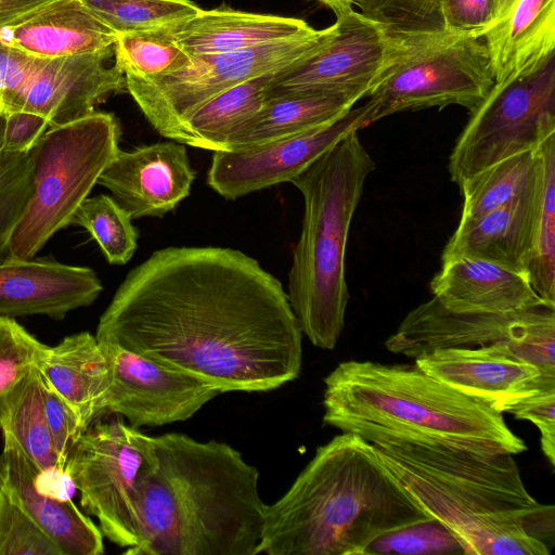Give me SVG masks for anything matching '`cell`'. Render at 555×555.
I'll list each match as a JSON object with an SVG mask.
<instances>
[{
    "mask_svg": "<svg viewBox=\"0 0 555 555\" xmlns=\"http://www.w3.org/2000/svg\"><path fill=\"white\" fill-rule=\"evenodd\" d=\"M542 182V159L535 150L515 154L463 181L464 202L457 227L532 191Z\"/></svg>",
    "mask_w": 555,
    "mask_h": 555,
    "instance_id": "obj_30",
    "label": "cell"
},
{
    "mask_svg": "<svg viewBox=\"0 0 555 555\" xmlns=\"http://www.w3.org/2000/svg\"><path fill=\"white\" fill-rule=\"evenodd\" d=\"M49 128L48 120L38 114L26 111L8 113L3 151L28 153Z\"/></svg>",
    "mask_w": 555,
    "mask_h": 555,
    "instance_id": "obj_43",
    "label": "cell"
},
{
    "mask_svg": "<svg viewBox=\"0 0 555 555\" xmlns=\"http://www.w3.org/2000/svg\"><path fill=\"white\" fill-rule=\"evenodd\" d=\"M404 57L374 20L358 11L337 16L325 43L311 56L274 73L267 99L346 93L362 99Z\"/></svg>",
    "mask_w": 555,
    "mask_h": 555,
    "instance_id": "obj_13",
    "label": "cell"
},
{
    "mask_svg": "<svg viewBox=\"0 0 555 555\" xmlns=\"http://www.w3.org/2000/svg\"><path fill=\"white\" fill-rule=\"evenodd\" d=\"M49 348L14 318L0 315V395L38 367Z\"/></svg>",
    "mask_w": 555,
    "mask_h": 555,
    "instance_id": "obj_37",
    "label": "cell"
},
{
    "mask_svg": "<svg viewBox=\"0 0 555 555\" xmlns=\"http://www.w3.org/2000/svg\"><path fill=\"white\" fill-rule=\"evenodd\" d=\"M426 374L501 413L555 382L505 346L435 349L415 359Z\"/></svg>",
    "mask_w": 555,
    "mask_h": 555,
    "instance_id": "obj_17",
    "label": "cell"
},
{
    "mask_svg": "<svg viewBox=\"0 0 555 555\" xmlns=\"http://www.w3.org/2000/svg\"><path fill=\"white\" fill-rule=\"evenodd\" d=\"M469 114L449 158L459 186L500 160L535 150L555 132V54L531 73L494 83Z\"/></svg>",
    "mask_w": 555,
    "mask_h": 555,
    "instance_id": "obj_10",
    "label": "cell"
},
{
    "mask_svg": "<svg viewBox=\"0 0 555 555\" xmlns=\"http://www.w3.org/2000/svg\"><path fill=\"white\" fill-rule=\"evenodd\" d=\"M39 61L0 41V107L5 115L13 112Z\"/></svg>",
    "mask_w": 555,
    "mask_h": 555,
    "instance_id": "obj_42",
    "label": "cell"
},
{
    "mask_svg": "<svg viewBox=\"0 0 555 555\" xmlns=\"http://www.w3.org/2000/svg\"><path fill=\"white\" fill-rule=\"evenodd\" d=\"M330 34L331 26L294 40L193 55L188 66L171 73L147 78L125 76L127 92L160 135L180 143L184 121L204 103L246 80L311 56Z\"/></svg>",
    "mask_w": 555,
    "mask_h": 555,
    "instance_id": "obj_9",
    "label": "cell"
},
{
    "mask_svg": "<svg viewBox=\"0 0 555 555\" xmlns=\"http://www.w3.org/2000/svg\"><path fill=\"white\" fill-rule=\"evenodd\" d=\"M555 382L537 393L515 404L508 413L517 420L529 421L541 434V448L552 466H555Z\"/></svg>",
    "mask_w": 555,
    "mask_h": 555,
    "instance_id": "obj_41",
    "label": "cell"
},
{
    "mask_svg": "<svg viewBox=\"0 0 555 555\" xmlns=\"http://www.w3.org/2000/svg\"><path fill=\"white\" fill-rule=\"evenodd\" d=\"M0 555H63L47 533L1 488Z\"/></svg>",
    "mask_w": 555,
    "mask_h": 555,
    "instance_id": "obj_38",
    "label": "cell"
},
{
    "mask_svg": "<svg viewBox=\"0 0 555 555\" xmlns=\"http://www.w3.org/2000/svg\"><path fill=\"white\" fill-rule=\"evenodd\" d=\"M318 2L323 3L327 8H330L337 16L344 15L350 11H352V7L356 4L357 0H315Z\"/></svg>",
    "mask_w": 555,
    "mask_h": 555,
    "instance_id": "obj_45",
    "label": "cell"
},
{
    "mask_svg": "<svg viewBox=\"0 0 555 555\" xmlns=\"http://www.w3.org/2000/svg\"><path fill=\"white\" fill-rule=\"evenodd\" d=\"M373 449L406 493L461 542L465 555H547L555 508L532 498L511 453L376 436Z\"/></svg>",
    "mask_w": 555,
    "mask_h": 555,
    "instance_id": "obj_3",
    "label": "cell"
},
{
    "mask_svg": "<svg viewBox=\"0 0 555 555\" xmlns=\"http://www.w3.org/2000/svg\"><path fill=\"white\" fill-rule=\"evenodd\" d=\"M114 48L99 53L40 59L13 112L44 117L50 128L95 112L111 94L127 91L124 73L108 60Z\"/></svg>",
    "mask_w": 555,
    "mask_h": 555,
    "instance_id": "obj_16",
    "label": "cell"
},
{
    "mask_svg": "<svg viewBox=\"0 0 555 555\" xmlns=\"http://www.w3.org/2000/svg\"><path fill=\"white\" fill-rule=\"evenodd\" d=\"M429 286L442 306L455 311L508 313L550 307L526 273L481 259L460 257L442 262Z\"/></svg>",
    "mask_w": 555,
    "mask_h": 555,
    "instance_id": "obj_23",
    "label": "cell"
},
{
    "mask_svg": "<svg viewBox=\"0 0 555 555\" xmlns=\"http://www.w3.org/2000/svg\"><path fill=\"white\" fill-rule=\"evenodd\" d=\"M3 442L0 488L9 498L47 533L63 555L103 554L100 528L69 499L47 493L39 468L14 442Z\"/></svg>",
    "mask_w": 555,
    "mask_h": 555,
    "instance_id": "obj_20",
    "label": "cell"
},
{
    "mask_svg": "<svg viewBox=\"0 0 555 555\" xmlns=\"http://www.w3.org/2000/svg\"><path fill=\"white\" fill-rule=\"evenodd\" d=\"M116 35L154 33L179 25L202 8L190 0H82Z\"/></svg>",
    "mask_w": 555,
    "mask_h": 555,
    "instance_id": "obj_32",
    "label": "cell"
},
{
    "mask_svg": "<svg viewBox=\"0 0 555 555\" xmlns=\"http://www.w3.org/2000/svg\"><path fill=\"white\" fill-rule=\"evenodd\" d=\"M102 283L88 267L53 259H11L0 263V315L41 314L55 320L90 306Z\"/></svg>",
    "mask_w": 555,
    "mask_h": 555,
    "instance_id": "obj_19",
    "label": "cell"
},
{
    "mask_svg": "<svg viewBox=\"0 0 555 555\" xmlns=\"http://www.w3.org/2000/svg\"><path fill=\"white\" fill-rule=\"evenodd\" d=\"M38 369L86 429L106 413L109 367L95 335L80 332L64 337L49 348Z\"/></svg>",
    "mask_w": 555,
    "mask_h": 555,
    "instance_id": "obj_26",
    "label": "cell"
},
{
    "mask_svg": "<svg viewBox=\"0 0 555 555\" xmlns=\"http://www.w3.org/2000/svg\"><path fill=\"white\" fill-rule=\"evenodd\" d=\"M156 462L154 437L117 418L83 431L64 474L79 491L85 513L98 519L103 537L131 550L140 539L141 481Z\"/></svg>",
    "mask_w": 555,
    "mask_h": 555,
    "instance_id": "obj_8",
    "label": "cell"
},
{
    "mask_svg": "<svg viewBox=\"0 0 555 555\" xmlns=\"http://www.w3.org/2000/svg\"><path fill=\"white\" fill-rule=\"evenodd\" d=\"M42 387L47 425L56 453L65 465L70 451L86 428L74 410L43 377Z\"/></svg>",
    "mask_w": 555,
    "mask_h": 555,
    "instance_id": "obj_40",
    "label": "cell"
},
{
    "mask_svg": "<svg viewBox=\"0 0 555 555\" xmlns=\"http://www.w3.org/2000/svg\"><path fill=\"white\" fill-rule=\"evenodd\" d=\"M114 63L125 76L138 78L171 73L191 63V56L164 30L118 35L114 44Z\"/></svg>",
    "mask_w": 555,
    "mask_h": 555,
    "instance_id": "obj_34",
    "label": "cell"
},
{
    "mask_svg": "<svg viewBox=\"0 0 555 555\" xmlns=\"http://www.w3.org/2000/svg\"><path fill=\"white\" fill-rule=\"evenodd\" d=\"M120 126L111 113L93 112L49 128L29 151L33 193L12 238L13 257L31 259L73 223L80 204L119 151Z\"/></svg>",
    "mask_w": 555,
    "mask_h": 555,
    "instance_id": "obj_7",
    "label": "cell"
},
{
    "mask_svg": "<svg viewBox=\"0 0 555 555\" xmlns=\"http://www.w3.org/2000/svg\"><path fill=\"white\" fill-rule=\"evenodd\" d=\"M156 465L140 486L131 555H257L267 504L258 469L225 442L154 437Z\"/></svg>",
    "mask_w": 555,
    "mask_h": 555,
    "instance_id": "obj_2",
    "label": "cell"
},
{
    "mask_svg": "<svg viewBox=\"0 0 555 555\" xmlns=\"http://www.w3.org/2000/svg\"><path fill=\"white\" fill-rule=\"evenodd\" d=\"M483 42L495 83L533 72L555 54V0H503Z\"/></svg>",
    "mask_w": 555,
    "mask_h": 555,
    "instance_id": "obj_25",
    "label": "cell"
},
{
    "mask_svg": "<svg viewBox=\"0 0 555 555\" xmlns=\"http://www.w3.org/2000/svg\"><path fill=\"white\" fill-rule=\"evenodd\" d=\"M541 194L542 182L522 196L456 227L442 251L441 262L475 258L526 273L534 246Z\"/></svg>",
    "mask_w": 555,
    "mask_h": 555,
    "instance_id": "obj_22",
    "label": "cell"
},
{
    "mask_svg": "<svg viewBox=\"0 0 555 555\" xmlns=\"http://www.w3.org/2000/svg\"><path fill=\"white\" fill-rule=\"evenodd\" d=\"M361 99L346 93L267 99L229 139L224 151L242 150L307 132L344 115Z\"/></svg>",
    "mask_w": 555,
    "mask_h": 555,
    "instance_id": "obj_27",
    "label": "cell"
},
{
    "mask_svg": "<svg viewBox=\"0 0 555 555\" xmlns=\"http://www.w3.org/2000/svg\"><path fill=\"white\" fill-rule=\"evenodd\" d=\"M4 129H5V114L0 107V153L3 151L4 143Z\"/></svg>",
    "mask_w": 555,
    "mask_h": 555,
    "instance_id": "obj_46",
    "label": "cell"
},
{
    "mask_svg": "<svg viewBox=\"0 0 555 555\" xmlns=\"http://www.w3.org/2000/svg\"><path fill=\"white\" fill-rule=\"evenodd\" d=\"M366 103L304 133L253 147L216 151L207 184L227 199L289 182L350 132L366 127Z\"/></svg>",
    "mask_w": 555,
    "mask_h": 555,
    "instance_id": "obj_15",
    "label": "cell"
},
{
    "mask_svg": "<svg viewBox=\"0 0 555 555\" xmlns=\"http://www.w3.org/2000/svg\"><path fill=\"white\" fill-rule=\"evenodd\" d=\"M195 171L182 143L158 142L131 151H118L98 184L132 219L163 217L191 191Z\"/></svg>",
    "mask_w": 555,
    "mask_h": 555,
    "instance_id": "obj_18",
    "label": "cell"
},
{
    "mask_svg": "<svg viewBox=\"0 0 555 555\" xmlns=\"http://www.w3.org/2000/svg\"><path fill=\"white\" fill-rule=\"evenodd\" d=\"M374 169L353 131L289 181L301 193L305 211L286 294L301 333L321 349H334L345 326L349 229Z\"/></svg>",
    "mask_w": 555,
    "mask_h": 555,
    "instance_id": "obj_6",
    "label": "cell"
},
{
    "mask_svg": "<svg viewBox=\"0 0 555 555\" xmlns=\"http://www.w3.org/2000/svg\"><path fill=\"white\" fill-rule=\"evenodd\" d=\"M95 337L229 391L298 377L302 333L280 281L241 250L166 247L129 271Z\"/></svg>",
    "mask_w": 555,
    "mask_h": 555,
    "instance_id": "obj_1",
    "label": "cell"
},
{
    "mask_svg": "<svg viewBox=\"0 0 555 555\" xmlns=\"http://www.w3.org/2000/svg\"><path fill=\"white\" fill-rule=\"evenodd\" d=\"M385 346L413 359L442 348L505 346L542 375L555 377V309L455 311L433 297L405 315Z\"/></svg>",
    "mask_w": 555,
    "mask_h": 555,
    "instance_id": "obj_11",
    "label": "cell"
},
{
    "mask_svg": "<svg viewBox=\"0 0 555 555\" xmlns=\"http://www.w3.org/2000/svg\"><path fill=\"white\" fill-rule=\"evenodd\" d=\"M465 555L459 539L439 520L428 518L387 531L362 555Z\"/></svg>",
    "mask_w": 555,
    "mask_h": 555,
    "instance_id": "obj_36",
    "label": "cell"
},
{
    "mask_svg": "<svg viewBox=\"0 0 555 555\" xmlns=\"http://www.w3.org/2000/svg\"><path fill=\"white\" fill-rule=\"evenodd\" d=\"M0 430L3 440L14 442L42 475L65 476L47 425L38 367L0 395Z\"/></svg>",
    "mask_w": 555,
    "mask_h": 555,
    "instance_id": "obj_28",
    "label": "cell"
},
{
    "mask_svg": "<svg viewBox=\"0 0 555 555\" xmlns=\"http://www.w3.org/2000/svg\"><path fill=\"white\" fill-rule=\"evenodd\" d=\"M494 83L483 38L431 44L405 56L367 95L366 127L429 107L460 105L470 113Z\"/></svg>",
    "mask_w": 555,
    "mask_h": 555,
    "instance_id": "obj_12",
    "label": "cell"
},
{
    "mask_svg": "<svg viewBox=\"0 0 555 555\" xmlns=\"http://www.w3.org/2000/svg\"><path fill=\"white\" fill-rule=\"evenodd\" d=\"M503 0H438L446 30L460 40L481 39L496 23Z\"/></svg>",
    "mask_w": 555,
    "mask_h": 555,
    "instance_id": "obj_39",
    "label": "cell"
},
{
    "mask_svg": "<svg viewBox=\"0 0 555 555\" xmlns=\"http://www.w3.org/2000/svg\"><path fill=\"white\" fill-rule=\"evenodd\" d=\"M129 214L112 197H87L78 207L73 223L86 229L111 264H125L133 256L139 232Z\"/></svg>",
    "mask_w": 555,
    "mask_h": 555,
    "instance_id": "obj_33",
    "label": "cell"
},
{
    "mask_svg": "<svg viewBox=\"0 0 555 555\" xmlns=\"http://www.w3.org/2000/svg\"><path fill=\"white\" fill-rule=\"evenodd\" d=\"M33 193L30 153H0V263L13 257L11 238Z\"/></svg>",
    "mask_w": 555,
    "mask_h": 555,
    "instance_id": "obj_35",
    "label": "cell"
},
{
    "mask_svg": "<svg viewBox=\"0 0 555 555\" xmlns=\"http://www.w3.org/2000/svg\"><path fill=\"white\" fill-rule=\"evenodd\" d=\"M273 74L246 80L204 103L184 121L180 143L224 151L231 135L266 103Z\"/></svg>",
    "mask_w": 555,
    "mask_h": 555,
    "instance_id": "obj_29",
    "label": "cell"
},
{
    "mask_svg": "<svg viewBox=\"0 0 555 555\" xmlns=\"http://www.w3.org/2000/svg\"><path fill=\"white\" fill-rule=\"evenodd\" d=\"M542 159V194L534 246L526 274L550 307L555 308V132L539 144Z\"/></svg>",
    "mask_w": 555,
    "mask_h": 555,
    "instance_id": "obj_31",
    "label": "cell"
},
{
    "mask_svg": "<svg viewBox=\"0 0 555 555\" xmlns=\"http://www.w3.org/2000/svg\"><path fill=\"white\" fill-rule=\"evenodd\" d=\"M428 518L369 441L341 433L267 505L258 554L362 555L383 533Z\"/></svg>",
    "mask_w": 555,
    "mask_h": 555,
    "instance_id": "obj_4",
    "label": "cell"
},
{
    "mask_svg": "<svg viewBox=\"0 0 555 555\" xmlns=\"http://www.w3.org/2000/svg\"><path fill=\"white\" fill-rule=\"evenodd\" d=\"M324 384V424L366 441L395 436L513 455L527 449L503 413L437 380L415 363L345 361Z\"/></svg>",
    "mask_w": 555,
    "mask_h": 555,
    "instance_id": "obj_5",
    "label": "cell"
},
{
    "mask_svg": "<svg viewBox=\"0 0 555 555\" xmlns=\"http://www.w3.org/2000/svg\"><path fill=\"white\" fill-rule=\"evenodd\" d=\"M44 0H0V25Z\"/></svg>",
    "mask_w": 555,
    "mask_h": 555,
    "instance_id": "obj_44",
    "label": "cell"
},
{
    "mask_svg": "<svg viewBox=\"0 0 555 555\" xmlns=\"http://www.w3.org/2000/svg\"><path fill=\"white\" fill-rule=\"evenodd\" d=\"M116 39L82 0H44L0 25V41L38 59L99 53Z\"/></svg>",
    "mask_w": 555,
    "mask_h": 555,
    "instance_id": "obj_21",
    "label": "cell"
},
{
    "mask_svg": "<svg viewBox=\"0 0 555 555\" xmlns=\"http://www.w3.org/2000/svg\"><path fill=\"white\" fill-rule=\"evenodd\" d=\"M163 30L190 56L235 52L317 33L300 18L223 8L202 9L190 20Z\"/></svg>",
    "mask_w": 555,
    "mask_h": 555,
    "instance_id": "obj_24",
    "label": "cell"
},
{
    "mask_svg": "<svg viewBox=\"0 0 555 555\" xmlns=\"http://www.w3.org/2000/svg\"><path fill=\"white\" fill-rule=\"evenodd\" d=\"M111 385L106 412L131 426H162L192 417L220 395L209 383L109 343H100Z\"/></svg>",
    "mask_w": 555,
    "mask_h": 555,
    "instance_id": "obj_14",
    "label": "cell"
}]
</instances>
